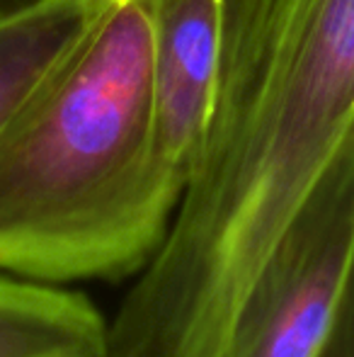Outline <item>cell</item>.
Returning a JSON list of instances; mask_svg holds the SVG:
<instances>
[{"instance_id":"1","label":"cell","mask_w":354,"mask_h":357,"mask_svg":"<svg viewBox=\"0 0 354 357\" xmlns=\"http://www.w3.org/2000/svg\"><path fill=\"white\" fill-rule=\"evenodd\" d=\"M354 129V0H223L207 144L109 357H228L277 241Z\"/></svg>"},{"instance_id":"2","label":"cell","mask_w":354,"mask_h":357,"mask_svg":"<svg viewBox=\"0 0 354 357\" xmlns=\"http://www.w3.org/2000/svg\"><path fill=\"white\" fill-rule=\"evenodd\" d=\"M182 195L153 142L151 0H104L0 129V273L61 287L134 280Z\"/></svg>"},{"instance_id":"3","label":"cell","mask_w":354,"mask_h":357,"mask_svg":"<svg viewBox=\"0 0 354 357\" xmlns=\"http://www.w3.org/2000/svg\"><path fill=\"white\" fill-rule=\"evenodd\" d=\"M354 260V129L262 265L228 357H316Z\"/></svg>"},{"instance_id":"4","label":"cell","mask_w":354,"mask_h":357,"mask_svg":"<svg viewBox=\"0 0 354 357\" xmlns=\"http://www.w3.org/2000/svg\"><path fill=\"white\" fill-rule=\"evenodd\" d=\"M223 56V0H151L153 142L182 190L207 144Z\"/></svg>"},{"instance_id":"5","label":"cell","mask_w":354,"mask_h":357,"mask_svg":"<svg viewBox=\"0 0 354 357\" xmlns=\"http://www.w3.org/2000/svg\"><path fill=\"white\" fill-rule=\"evenodd\" d=\"M0 357H109V319L76 287L0 273Z\"/></svg>"},{"instance_id":"6","label":"cell","mask_w":354,"mask_h":357,"mask_svg":"<svg viewBox=\"0 0 354 357\" xmlns=\"http://www.w3.org/2000/svg\"><path fill=\"white\" fill-rule=\"evenodd\" d=\"M104 0H66L0 24V129L81 42Z\"/></svg>"},{"instance_id":"7","label":"cell","mask_w":354,"mask_h":357,"mask_svg":"<svg viewBox=\"0 0 354 357\" xmlns=\"http://www.w3.org/2000/svg\"><path fill=\"white\" fill-rule=\"evenodd\" d=\"M316 357H354V260Z\"/></svg>"},{"instance_id":"8","label":"cell","mask_w":354,"mask_h":357,"mask_svg":"<svg viewBox=\"0 0 354 357\" xmlns=\"http://www.w3.org/2000/svg\"><path fill=\"white\" fill-rule=\"evenodd\" d=\"M54 3H66V0H0V24L27 17V15L49 8Z\"/></svg>"}]
</instances>
